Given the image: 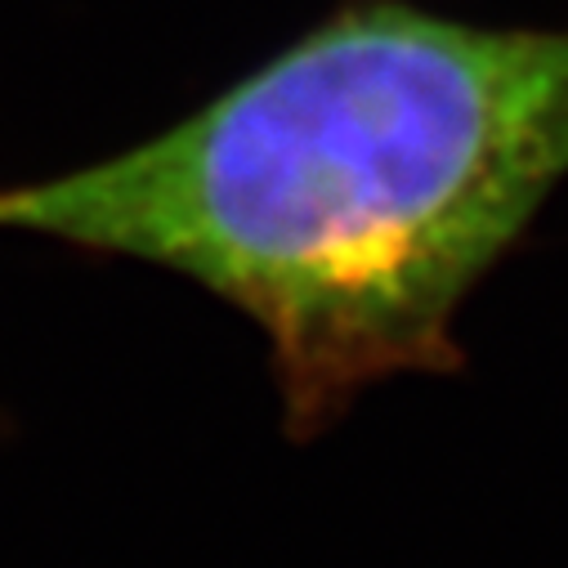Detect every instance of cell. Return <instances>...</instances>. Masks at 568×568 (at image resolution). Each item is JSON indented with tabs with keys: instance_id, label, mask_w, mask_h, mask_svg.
I'll return each instance as SVG.
<instances>
[{
	"instance_id": "obj_1",
	"label": "cell",
	"mask_w": 568,
	"mask_h": 568,
	"mask_svg": "<svg viewBox=\"0 0 568 568\" xmlns=\"http://www.w3.org/2000/svg\"><path fill=\"white\" fill-rule=\"evenodd\" d=\"M564 175L568 28L345 0L144 144L0 189V229L233 305L310 435L376 381L462 363V305Z\"/></svg>"
}]
</instances>
